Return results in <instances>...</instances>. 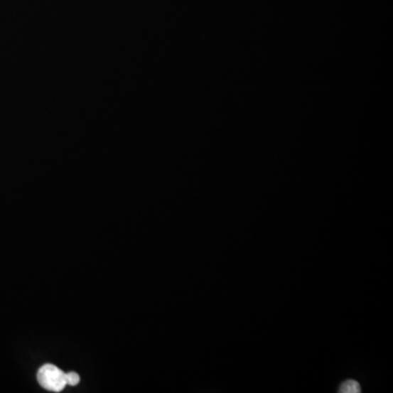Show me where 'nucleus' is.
I'll return each instance as SVG.
<instances>
[{"label": "nucleus", "instance_id": "2", "mask_svg": "<svg viewBox=\"0 0 393 393\" xmlns=\"http://www.w3.org/2000/svg\"><path fill=\"white\" fill-rule=\"evenodd\" d=\"M340 393H360L362 392L360 384L356 380H345L342 382L339 389Z\"/></svg>", "mask_w": 393, "mask_h": 393}, {"label": "nucleus", "instance_id": "1", "mask_svg": "<svg viewBox=\"0 0 393 393\" xmlns=\"http://www.w3.org/2000/svg\"><path fill=\"white\" fill-rule=\"evenodd\" d=\"M38 380L43 388L53 392H60L67 386L66 374L52 364H46L40 368Z\"/></svg>", "mask_w": 393, "mask_h": 393}, {"label": "nucleus", "instance_id": "3", "mask_svg": "<svg viewBox=\"0 0 393 393\" xmlns=\"http://www.w3.org/2000/svg\"><path fill=\"white\" fill-rule=\"evenodd\" d=\"M66 382L69 386H77L80 382V377L75 372H68L66 374Z\"/></svg>", "mask_w": 393, "mask_h": 393}]
</instances>
